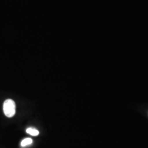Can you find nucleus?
<instances>
[{"mask_svg":"<svg viewBox=\"0 0 148 148\" xmlns=\"http://www.w3.org/2000/svg\"><path fill=\"white\" fill-rule=\"evenodd\" d=\"M32 139L30 138H27L24 139L21 142V146L22 147H25L27 145H29L32 143Z\"/></svg>","mask_w":148,"mask_h":148,"instance_id":"nucleus-3","label":"nucleus"},{"mask_svg":"<svg viewBox=\"0 0 148 148\" xmlns=\"http://www.w3.org/2000/svg\"><path fill=\"white\" fill-rule=\"evenodd\" d=\"M3 109L5 116L12 117L16 114V106L14 101L11 99H7L3 103Z\"/></svg>","mask_w":148,"mask_h":148,"instance_id":"nucleus-1","label":"nucleus"},{"mask_svg":"<svg viewBox=\"0 0 148 148\" xmlns=\"http://www.w3.org/2000/svg\"><path fill=\"white\" fill-rule=\"evenodd\" d=\"M27 133L32 136H37L39 134V131L34 128H28L27 130Z\"/></svg>","mask_w":148,"mask_h":148,"instance_id":"nucleus-2","label":"nucleus"}]
</instances>
